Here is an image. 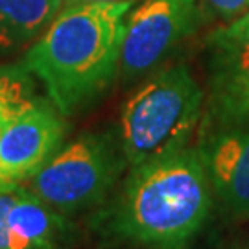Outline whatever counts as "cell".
<instances>
[{
	"label": "cell",
	"instance_id": "obj_1",
	"mask_svg": "<svg viewBox=\"0 0 249 249\" xmlns=\"http://www.w3.org/2000/svg\"><path fill=\"white\" fill-rule=\"evenodd\" d=\"M211 181L197 148L129 168L124 187L100 216L107 238L148 249H187L213 211Z\"/></svg>",
	"mask_w": 249,
	"mask_h": 249
},
{
	"label": "cell",
	"instance_id": "obj_2",
	"mask_svg": "<svg viewBox=\"0 0 249 249\" xmlns=\"http://www.w3.org/2000/svg\"><path fill=\"white\" fill-rule=\"evenodd\" d=\"M133 2L63 6L24 55L65 118L94 106L118 78L125 17Z\"/></svg>",
	"mask_w": 249,
	"mask_h": 249
},
{
	"label": "cell",
	"instance_id": "obj_3",
	"mask_svg": "<svg viewBox=\"0 0 249 249\" xmlns=\"http://www.w3.org/2000/svg\"><path fill=\"white\" fill-rule=\"evenodd\" d=\"M205 90L185 63L153 72L120 111L118 139L133 168L188 148L201 122Z\"/></svg>",
	"mask_w": 249,
	"mask_h": 249
},
{
	"label": "cell",
	"instance_id": "obj_4",
	"mask_svg": "<svg viewBox=\"0 0 249 249\" xmlns=\"http://www.w3.org/2000/svg\"><path fill=\"white\" fill-rule=\"evenodd\" d=\"M127 168L118 133H83L28 181V187L61 214L96 207Z\"/></svg>",
	"mask_w": 249,
	"mask_h": 249
},
{
	"label": "cell",
	"instance_id": "obj_5",
	"mask_svg": "<svg viewBox=\"0 0 249 249\" xmlns=\"http://www.w3.org/2000/svg\"><path fill=\"white\" fill-rule=\"evenodd\" d=\"M205 22L199 0H146L127 13L118 78L125 85L146 80Z\"/></svg>",
	"mask_w": 249,
	"mask_h": 249
},
{
	"label": "cell",
	"instance_id": "obj_6",
	"mask_svg": "<svg viewBox=\"0 0 249 249\" xmlns=\"http://www.w3.org/2000/svg\"><path fill=\"white\" fill-rule=\"evenodd\" d=\"M207 92L201 133L249 120V11L205 39Z\"/></svg>",
	"mask_w": 249,
	"mask_h": 249
},
{
	"label": "cell",
	"instance_id": "obj_7",
	"mask_svg": "<svg viewBox=\"0 0 249 249\" xmlns=\"http://www.w3.org/2000/svg\"><path fill=\"white\" fill-rule=\"evenodd\" d=\"M67 120L50 100L37 96L0 131V183H28L59 151Z\"/></svg>",
	"mask_w": 249,
	"mask_h": 249
},
{
	"label": "cell",
	"instance_id": "obj_8",
	"mask_svg": "<svg viewBox=\"0 0 249 249\" xmlns=\"http://www.w3.org/2000/svg\"><path fill=\"white\" fill-rule=\"evenodd\" d=\"M197 150L220 211L249 220V120L201 133Z\"/></svg>",
	"mask_w": 249,
	"mask_h": 249
},
{
	"label": "cell",
	"instance_id": "obj_9",
	"mask_svg": "<svg viewBox=\"0 0 249 249\" xmlns=\"http://www.w3.org/2000/svg\"><path fill=\"white\" fill-rule=\"evenodd\" d=\"M6 223L30 249H61L69 234L65 214L45 203L24 183L13 187Z\"/></svg>",
	"mask_w": 249,
	"mask_h": 249
},
{
	"label": "cell",
	"instance_id": "obj_10",
	"mask_svg": "<svg viewBox=\"0 0 249 249\" xmlns=\"http://www.w3.org/2000/svg\"><path fill=\"white\" fill-rule=\"evenodd\" d=\"M63 0H0V55H8L39 39Z\"/></svg>",
	"mask_w": 249,
	"mask_h": 249
},
{
	"label": "cell",
	"instance_id": "obj_11",
	"mask_svg": "<svg viewBox=\"0 0 249 249\" xmlns=\"http://www.w3.org/2000/svg\"><path fill=\"white\" fill-rule=\"evenodd\" d=\"M37 98L32 72L22 65H0V131Z\"/></svg>",
	"mask_w": 249,
	"mask_h": 249
},
{
	"label": "cell",
	"instance_id": "obj_12",
	"mask_svg": "<svg viewBox=\"0 0 249 249\" xmlns=\"http://www.w3.org/2000/svg\"><path fill=\"white\" fill-rule=\"evenodd\" d=\"M205 20L216 18L222 22H231L249 11V0H199Z\"/></svg>",
	"mask_w": 249,
	"mask_h": 249
},
{
	"label": "cell",
	"instance_id": "obj_13",
	"mask_svg": "<svg viewBox=\"0 0 249 249\" xmlns=\"http://www.w3.org/2000/svg\"><path fill=\"white\" fill-rule=\"evenodd\" d=\"M120 2H135V0H63V6H74V4H120Z\"/></svg>",
	"mask_w": 249,
	"mask_h": 249
},
{
	"label": "cell",
	"instance_id": "obj_14",
	"mask_svg": "<svg viewBox=\"0 0 249 249\" xmlns=\"http://www.w3.org/2000/svg\"><path fill=\"white\" fill-rule=\"evenodd\" d=\"M238 249H249V248H238Z\"/></svg>",
	"mask_w": 249,
	"mask_h": 249
}]
</instances>
